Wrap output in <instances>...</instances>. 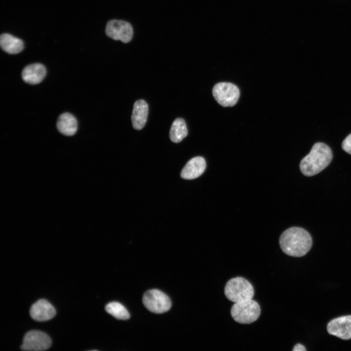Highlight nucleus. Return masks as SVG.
Segmentation results:
<instances>
[{"label": "nucleus", "mask_w": 351, "mask_h": 351, "mask_svg": "<svg viewBox=\"0 0 351 351\" xmlns=\"http://www.w3.org/2000/svg\"><path fill=\"white\" fill-rule=\"evenodd\" d=\"M312 242L309 233L302 228L293 227L285 230L279 238V245L286 254L301 257L311 249Z\"/></svg>", "instance_id": "f257e3e1"}, {"label": "nucleus", "mask_w": 351, "mask_h": 351, "mask_svg": "<svg viewBox=\"0 0 351 351\" xmlns=\"http://www.w3.org/2000/svg\"><path fill=\"white\" fill-rule=\"evenodd\" d=\"M260 313L259 305L253 299L234 303L231 309L232 318L241 324H250L255 321Z\"/></svg>", "instance_id": "20e7f679"}, {"label": "nucleus", "mask_w": 351, "mask_h": 351, "mask_svg": "<svg viewBox=\"0 0 351 351\" xmlns=\"http://www.w3.org/2000/svg\"><path fill=\"white\" fill-rule=\"evenodd\" d=\"M224 293L229 300L237 303L253 299L254 289L249 281L239 276L233 278L227 282Z\"/></svg>", "instance_id": "7ed1b4c3"}, {"label": "nucleus", "mask_w": 351, "mask_h": 351, "mask_svg": "<svg viewBox=\"0 0 351 351\" xmlns=\"http://www.w3.org/2000/svg\"><path fill=\"white\" fill-rule=\"evenodd\" d=\"M206 164L204 158L196 156L190 159L181 172V177L186 179H193L199 177L204 172Z\"/></svg>", "instance_id": "9b49d317"}, {"label": "nucleus", "mask_w": 351, "mask_h": 351, "mask_svg": "<svg viewBox=\"0 0 351 351\" xmlns=\"http://www.w3.org/2000/svg\"><path fill=\"white\" fill-rule=\"evenodd\" d=\"M142 302L149 311L156 313H162L168 311L172 306L170 298L162 292L150 290L144 294Z\"/></svg>", "instance_id": "39448f33"}, {"label": "nucleus", "mask_w": 351, "mask_h": 351, "mask_svg": "<svg viewBox=\"0 0 351 351\" xmlns=\"http://www.w3.org/2000/svg\"><path fill=\"white\" fill-rule=\"evenodd\" d=\"M46 70L41 63H33L24 67L21 73L23 80L30 84H37L41 82L45 78Z\"/></svg>", "instance_id": "f8f14e48"}, {"label": "nucleus", "mask_w": 351, "mask_h": 351, "mask_svg": "<svg viewBox=\"0 0 351 351\" xmlns=\"http://www.w3.org/2000/svg\"><path fill=\"white\" fill-rule=\"evenodd\" d=\"M342 148L344 151L351 155V134L349 135L343 141Z\"/></svg>", "instance_id": "a211bd4d"}, {"label": "nucleus", "mask_w": 351, "mask_h": 351, "mask_svg": "<svg viewBox=\"0 0 351 351\" xmlns=\"http://www.w3.org/2000/svg\"><path fill=\"white\" fill-rule=\"evenodd\" d=\"M57 127L58 131L62 135L72 136L75 135L77 131L78 122L72 114L65 113L58 117Z\"/></svg>", "instance_id": "4468645a"}, {"label": "nucleus", "mask_w": 351, "mask_h": 351, "mask_svg": "<svg viewBox=\"0 0 351 351\" xmlns=\"http://www.w3.org/2000/svg\"><path fill=\"white\" fill-rule=\"evenodd\" d=\"M148 114V105L144 100L136 101L133 107L131 119L133 127L140 130L145 126Z\"/></svg>", "instance_id": "ddd939ff"}, {"label": "nucleus", "mask_w": 351, "mask_h": 351, "mask_svg": "<svg viewBox=\"0 0 351 351\" xmlns=\"http://www.w3.org/2000/svg\"><path fill=\"white\" fill-rule=\"evenodd\" d=\"M106 312L117 319L127 320L130 318V314L125 307L117 302H111L105 307Z\"/></svg>", "instance_id": "f3484780"}, {"label": "nucleus", "mask_w": 351, "mask_h": 351, "mask_svg": "<svg viewBox=\"0 0 351 351\" xmlns=\"http://www.w3.org/2000/svg\"><path fill=\"white\" fill-rule=\"evenodd\" d=\"M56 311L53 305L47 300L41 299L33 304L30 310L32 319L38 321L49 320L53 318Z\"/></svg>", "instance_id": "9d476101"}, {"label": "nucleus", "mask_w": 351, "mask_h": 351, "mask_svg": "<svg viewBox=\"0 0 351 351\" xmlns=\"http://www.w3.org/2000/svg\"><path fill=\"white\" fill-rule=\"evenodd\" d=\"M188 135V130L184 120L181 118L176 119L171 126L170 138L175 143L180 142Z\"/></svg>", "instance_id": "dca6fc26"}, {"label": "nucleus", "mask_w": 351, "mask_h": 351, "mask_svg": "<svg viewBox=\"0 0 351 351\" xmlns=\"http://www.w3.org/2000/svg\"><path fill=\"white\" fill-rule=\"evenodd\" d=\"M105 33L109 38L128 43L132 39L133 27L129 22L117 20H109L106 26Z\"/></svg>", "instance_id": "0eeeda50"}, {"label": "nucleus", "mask_w": 351, "mask_h": 351, "mask_svg": "<svg viewBox=\"0 0 351 351\" xmlns=\"http://www.w3.org/2000/svg\"><path fill=\"white\" fill-rule=\"evenodd\" d=\"M0 45L4 52L10 54H18L24 49V43L21 39L7 33L1 35Z\"/></svg>", "instance_id": "2eb2a0df"}, {"label": "nucleus", "mask_w": 351, "mask_h": 351, "mask_svg": "<svg viewBox=\"0 0 351 351\" xmlns=\"http://www.w3.org/2000/svg\"><path fill=\"white\" fill-rule=\"evenodd\" d=\"M212 93L215 100L224 107L234 105L240 95L239 90L235 85L225 82L216 84L213 88Z\"/></svg>", "instance_id": "423d86ee"}, {"label": "nucleus", "mask_w": 351, "mask_h": 351, "mask_svg": "<svg viewBox=\"0 0 351 351\" xmlns=\"http://www.w3.org/2000/svg\"><path fill=\"white\" fill-rule=\"evenodd\" d=\"M328 333L343 340L351 338V315L335 318L327 324Z\"/></svg>", "instance_id": "1a4fd4ad"}, {"label": "nucleus", "mask_w": 351, "mask_h": 351, "mask_svg": "<svg viewBox=\"0 0 351 351\" xmlns=\"http://www.w3.org/2000/svg\"><path fill=\"white\" fill-rule=\"evenodd\" d=\"M293 351H306V349L304 346L300 344H296L292 350Z\"/></svg>", "instance_id": "6ab92c4d"}, {"label": "nucleus", "mask_w": 351, "mask_h": 351, "mask_svg": "<svg viewBox=\"0 0 351 351\" xmlns=\"http://www.w3.org/2000/svg\"><path fill=\"white\" fill-rule=\"evenodd\" d=\"M332 158L330 148L322 142L313 145L310 153L300 163V170L307 176L316 175L326 168Z\"/></svg>", "instance_id": "f03ea898"}, {"label": "nucleus", "mask_w": 351, "mask_h": 351, "mask_svg": "<svg viewBox=\"0 0 351 351\" xmlns=\"http://www.w3.org/2000/svg\"><path fill=\"white\" fill-rule=\"evenodd\" d=\"M51 343L50 337L46 333L32 330L25 334L20 348L26 351H44L50 347Z\"/></svg>", "instance_id": "6e6552de"}]
</instances>
